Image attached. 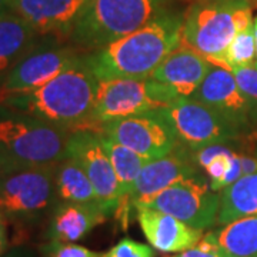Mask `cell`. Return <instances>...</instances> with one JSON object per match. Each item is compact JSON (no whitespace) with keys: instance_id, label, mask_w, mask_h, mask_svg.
I'll list each match as a JSON object with an SVG mask.
<instances>
[{"instance_id":"7a4b0ae2","label":"cell","mask_w":257,"mask_h":257,"mask_svg":"<svg viewBox=\"0 0 257 257\" xmlns=\"http://www.w3.org/2000/svg\"><path fill=\"white\" fill-rule=\"evenodd\" d=\"M99 80L84 60V55L55 79L25 94L10 96L0 104L26 111L70 133L94 127V103Z\"/></svg>"},{"instance_id":"1f68e13d","label":"cell","mask_w":257,"mask_h":257,"mask_svg":"<svg viewBox=\"0 0 257 257\" xmlns=\"http://www.w3.org/2000/svg\"><path fill=\"white\" fill-rule=\"evenodd\" d=\"M3 257H37V254L32 248L25 247V246H16V247L9 248Z\"/></svg>"},{"instance_id":"d6a6232c","label":"cell","mask_w":257,"mask_h":257,"mask_svg":"<svg viewBox=\"0 0 257 257\" xmlns=\"http://www.w3.org/2000/svg\"><path fill=\"white\" fill-rule=\"evenodd\" d=\"M10 0H0V16L9 12Z\"/></svg>"},{"instance_id":"603a6c76","label":"cell","mask_w":257,"mask_h":257,"mask_svg":"<svg viewBox=\"0 0 257 257\" xmlns=\"http://www.w3.org/2000/svg\"><path fill=\"white\" fill-rule=\"evenodd\" d=\"M53 179L57 202L97 203L90 179L73 157L64 156L55 163Z\"/></svg>"},{"instance_id":"4dcf8cb0","label":"cell","mask_w":257,"mask_h":257,"mask_svg":"<svg viewBox=\"0 0 257 257\" xmlns=\"http://www.w3.org/2000/svg\"><path fill=\"white\" fill-rule=\"evenodd\" d=\"M16 170H20V167L15 165L8 157L0 155V180L8 175H10L12 172H16Z\"/></svg>"},{"instance_id":"3957f363","label":"cell","mask_w":257,"mask_h":257,"mask_svg":"<svg viewBox=\"0 0 257 257\" xmlns=\"http://www.w3.org/2000/svg\"><path fill=\"white\" fill-rule=\"evenodd\" d=\"M250 0H196L183 15L180 45L224 66L230 43L241 29L253 25Z\"/></svg>"},{"instance_id":"277c9868","label":"cell","mask_w":257,"mask_h":257,"mask_svg":"<svg viewBox=\"0 0 257 257\" xmlns=\"http://www.w3.org/2000/svg\"><path fill=\"white\" fill-rule=\"evenodd\" d=\"M70 132L0 104V155L20 169L52 166L66 156Z\"/></svg>"},{"instance_id":"52a82bcc","label":"cell","mask_w":257,"mask_h":257,"mask_svg":"<svg viewBox=\"0 0 257 257\" xmlns=\"http://www.w3.org/2000/svg\"><path fill=\"white\" fill-rule=\"evenodd\" d=\"M177 99L173 90L152 77L99 80L93 113L96 133L100 135L107 121L160 110Z\"/></svg>"},{"instance_id":"7402d4cb","label":"cell","mask_w":257,"mask_h":257,"mask_svg":"<svg viewBox=\"0 0 257 257\" xmlns=\"http://www.w3.org/2000/svg\"><path fill=\"white\" fill-rule=\"evenodd\" d=\"M250 216H257V173L241 176L221 190L217 224L224 226Z\"/></svg>"},{"instance_id":"4316f807","label":"cell","mask_w":257,"mask_h":257,"mask_svg":"<svg viewBox=\"0 0 257 257\" xmlns=\"http://www.w3.org/2000/svg\"><path fill=\"white\" fill-rule=\"evenodd\" d=\"M231 73L234 74V79L247 97L250 103L257 110V66H244V67H234L231 69Z\"/></svg>"},{"instance_id":"d6986e66","label":"cell","mask_w":257,"mask_h":257,"mask_svg":"<svg viewBox=\"0 0 257 257\" xmlns=\"http://www.w3.org/2000/svg\"><path fill=\"white\" fill-rule=\"evenodd\" d=\"M100 136L103 146L110 157L111 165H113V169H114L117 180H119L121 199H120V204L114 216L119 219L121 226L126 227L128 224V217H130L132 209H133L130 204V193H132V189H133L135 182L140 175L142 169L149 163V160L138 155L136 152L130 150L128 147L123 146L103 135Z\"/></svg>"},{"instance_id":"d590c367","label":"cell","mask_w":257,"mask_h":257,"mask_svg":"<svg viewBox=\"0 0 257 257\" xmlns=\"http://www.w3.org/2000/svg\"><path fill=\"white\" fill-rule=\"evenodd\" d=\"M250 2H251V3H254V2H253V0H250Z\"/></svg>"},{"instance_id":"2e32d148","label":"cell","mask_w":257,"mask_h":257,"mask_svg":"<svg viewBox=\"0 0 257 257\" xmlns=\"http://www.w3.org/2000/svg\"><path fill=\"white\" fill-rule=\"evenodd\" d=\"M211 66L213 63L206 57L180 45L159 64L150 77L173 90L179 99H190L200 87Z\"/></svg>"},{"instance_id":"9a60e30c","label":"cell","mask_w":257,"mask_h":257,"mask_svg":"<svg viewBox=\"0 0 257 257\" xmlns=\"http://www.w3.org/2000/svg\"><path fill=\"white\" fill-rule=\"evenodd\" d=\"M89 0H10L9 10L26 20L39 36L70 39Z\"/></svg>"},{"instance_id":"5b68a950","label":"cell","mask_w":257,"mask_h":257,"mask_svg":"<svg viewBox=\"0 0 257 257\" xmlns=\"http://www.w3.org/2000/svg\"><path fill=\"white\" fill-rule=\"evenodd\" d=\"M169 2L89 0L69 40L79 50H97L143 28Z\"/></svg>"},{"instance_id":"44dd1931","label":"cell","mask_w":257,"mask_h":257,"mask_svg":"<svg viewBox=\"0 0 257 257\" xmlns=\"http://www.w3.org/2000/svg\"><path fill=\"white\" fill-rule=\"evenodd\" d=\"M193 159L199 169L207 176L213 192H221L243 176L240 153L230 145H214L192 150Z\"/></svg>"},{"instance_id":"83f0119b","label":"cell","mask_w":257,"mask_h":257,"mask_svg":"<svg viewBox=\"0 0 257 257\" xmlns=\"http://www.w3.org/2000/svg\"><path fill=\"white\" fill-rule=\"evenodd\" d=\"M100 257H155V253L152 247L145 243L126 237L120 240L110 250L100 253Z\"/></svg>"},{"instance_id":"484cf974","label":"cell","mask_w":257,"mask_h":257,"mask_svg":"<svg viewBox=\"0 0 257 257\" xmlns=\"http://www.w3.org/2000/svg\"><path fill=\"white\" fill-rule=\"evenodd\" d=\"M42 257H100V253L92 251L84 246L64 241H47L40 246Z\"/></svg>"},{"instance_id":"8fae6325","label":"cell","mask_w":257,"mask_h":257,"mask_svg":"<svg viewBox=\"0 0 257 257\" xmlns=\"http://www.w3.org/2000/svg\"><path fill=\"white\" fill-rule=\"evenodd\" d=\"M100 135L128 147L149 162L169 155L180 143L162 109L107 121L101 126Z\"/></svg>"},{"instance_id":"8992f818","label":"cell","mask_w":257,"mask_h":257,"mask_svg":"<svg viewBox=\"0 0 257 257\" xmlns=\"http://www.w3.org/2000/svg\"><path fill=\"white\" fill-rule=\"evenodd\" d=\"M55 165L12 172L0 180V211L22 226L49 219L57 204Z\"/></svg>"},{"instance_id":"30bf717a","label":"cell","mask_w":257,"mask_h":257,"mask_svg":"<svg viewBox=\"0 0 257 257\" xmlns=\"http://www.w3.org/2000/svg\"><path fill=\"white\" fill-rule=\"evenodd\" d=\"M162 111L175 128L179 142L190 150L231 145L243 133L220 113L189 97L177 99Z\"/></svg>"},{"instance_id":"ba28073f","label":"cell","mask_w":257,"mask_h":257,"mask_svg":"<svg viewBox=\"0 0 257 257\" xmlns=\"http://www.w3.org/2000/svg\"><path fill=\"white\" fill-rule=\"evenodd\" d=\"M80 57L82 53L77 47L63 45L57 37L47 36L46 40H39L0 80V103L10 96L37 90Z\"/></svg>"},{"instance_id":"cb8c5ba5","label":"cell","mask_w":257,"mask_h":257,"mask_svg":"<svg viewBox=\"0 0 257 257\" xmlns=\"http://www.w3.org/2000/svg\"><path fill=\"white\" fill-rule=\"evenodd\" d=\"M209 236L229 257H257V216L231 221Z\"/></svg>"},{"instance_id":"e0dca14e","label":"cell","mask_w":257,"mask_h":257,"mask_svg":"<svg viewBox=\"0 0 257 257\" xmlns=\"http://www.w3.org/2000/svg\"><path fill=\"white\" fill-rule=\"evenodd\" d=\"M138 220L150 246L163 253H182L196 246L203 237L202 230L193 229L163 211L138 207Z\"/></svg>"},{"instance_id":"4fadbf2b","label":"cell","mask_w":257,"mask_h":257,"mask_svg":"<svg viewBox=\"0 0 257 257\" xmlns=\"http://www.w3.org/2000/svg\"><path fill=\"white\" fill-rule=\"evenodd\" d=\"M190 99L209 106L244 132L257 119V110L234 79L231 70L213 64Z\"/></svg>"},{"instance_id":"7c38bea8","label":"cell","mask_w":257,"mask_h":257,"mask_svg":"<svg viewBox=\"0 0 257 257\" xmlns=\"http://www.w3.org/2000/svg\"><path fill=\"white\" fill-rule=\"evenodd\" d=\"M66 156L73 157L86 172L103 213L107 217L114 216L121 199L119 180L100 135L90 130L72 133L66 147Z\"/></svg>"},{"instance_id":"5bb4252c","label":"cell","mask_w":257,"mask_h":257,"mask_svg":"<svg viewBox=\"0 0 257 257\" xmlns=\"http://www.w3.org/2000/svg\"><path fill=\"white\" fill-rule=\"evenodd\" d=\"M196 175H200V169L193 159L192 150L179 143L169 155L149 162L142 169L130 193V204L136 210L169 186Z\"/></svg>"},{"instance_id":"6da1fadb","label":"cell","mask_w":257,"mask_h":257,"mask_svg":"<svg viewBox=\"0 0 257 257\" xmlns=\"http://www.w3.org/2000/svg\"><path fill=\"white\" fill-rule=\"evenodd\" d=\"M183 15L166 8L143 28L84 55L97 80L149 79L180 46Z\"/></svg>"},{"instance_id":"f546056e","label":"cell","mask_w":257,"mask_h":257,"mask_svg":"<svg viewBox=\"0 0 257 257\" xmlns=\"http://www.w3.org/2000/svg\"><path fill=\"white\" fill-rule=\"evenodd\" d=\"M8 223L9 220L0 211V257H3L9 247V233H8Z\"/></svg>"},{"instance_id":"ac0fdd59","label":"cell","mask_w":257,"mask_h":257,"mask_svg":"<svg viewBox=\"0 0 257 257\" xmlns=\"http://www.w3.org/2000/svg\"><path fill=\"white\" fill-rule=\"evenodd\" d=\"M107 220L97 203L57 202L47 219V241L74 243Z\"/></svg>"},{"instance_id":"9c48e42d","label":"cell","mask_w":257,"mask_h":257,"mask_svg":"<svg viewBox=\"0 0 257 257\" xmlns=\"http://www.w3.org/2000/svg\"><path fill=\"white\" fill-rule=\"evenodd\" d=\"M139 207L163 211L203 231L217 223L220 194L211 190L210 182L200 173L176 182Z\"/></svg>"},{"instance_id":"ffe728a7","label":"cell","mask_w":257,"mask_h":257,"mask_svg":"<svg viewBox=\"0 0 257 257\" xmlns=\"http://www.w3.org/2000/svg\"><path fill=\"white\" fill-rule=\"evenodd\" d=\"M39 37L36 30L13 12L0 16V80L36 45Z\"/></svg>"},{"instance_id":"d4e9b609","label":"cell","mask_w":257,"mask_h":257,"mask_svg":"<svg viewBox=\"0 0 257 257\" xmlns=\"http://www.w3.org/2000/svg\"><path fill=\"white\" fill-rule=\"evenodd\" d=\"M256 60L257 52L254 30H253V25H248L247 28L241 29L234 36L233 42L230 43L229 49L226 52V57H224V66L226 69L231 70L234 67L253 66L256 64Z\"/></svg>"},{"instance_id":"e575fe53","label":"cell","mask_w":257,"mask_h":257,"mask_svg":"<svg viewBox=\"0 0 257 257\" xmlns=\"http://www.w3.org/2000/svg\"><path fill=\"white\" fill-rule=\"evenodd\" d=\"M183 2H192L193 3V2H196V0H183Z\"/></svg>"},{"instance_id":"836d02e7","label":"cell","mask_w":257,"mask_h":257,"mask_svg":"<svg viewBox=\"0 0 257 257\" xmlns=\"http://www.w3.org/2000/svg\"><path fill=\"white\" fill-rule=\"evenodd\" d=\"M253 30H254V39H256V52H257V18L254 19V23H253ZM257 66V60H256Z\"/></svg>"},{"instance_id":"f1b7e54d","label":"cell","mask_w":257,"mask_h":257,"mask_svg":"<svg viewBox=\"0 0 257 257\" xmlns=\"http://www.w3.org/2000/svg\"><path fill=\"white\" fill-rule=\"evenodd\" d=\"M177 257H229L223 250L220 248V246L211 239L207 234H204L200 241L193 246L192 248H187L182 251Z\"/></svg>"}]
</instances>
